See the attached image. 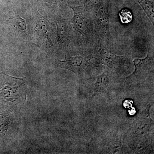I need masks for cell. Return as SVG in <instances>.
Here are the masks:
<instances>
[{
  "label": "cell",
  "mask_w": 154,
  "mask_h": 154,
  "mask_svg": "<svg viewBox=\"0 0 154 154\" xmlns=\"http://www.w3.org/2000/svg\"><path fill=\"white\" fill-rule=\"evenodd\" d=\"M94 66L82 56L75 57L66 56L64 60H58L57 66L68 69L75 74H81L88 71Z\"/></svg>",
  "instance_id": "6da1fadb"
},
{
  "label": "cell",
  "mask_w": 154,
  "mask_h": 154,
  "mask_svg": "<svg viewBox=\"0 0 154 154\" xmlns=\"http://www.w3.org/2000/svg\"><path fill=\"white\" fill-rule=\"evenodd\" d=\"M96 1H97V0H96Z\"/></svg>",
  "instance_id": "30bf717a"
},
{
  "label": "cell",
  "mask_w": 154,
  "mask_h": 154,
  "mask_svg": "<svg viewBox=\"0 0 154 154\" xmlns=\"http://www.w3.org/2000/svg\"><path fill=\"white\" fill-rule=\"evenodd\" d=\"M111 85V79L108 73L104 72L97 77L94 84V93L93 96L98 94H107Z\"/></svg>",
  "instance_id": "5b68a950"
},
{
  "label": "cell",
  "mask_w": 154,
  "mask_h": 154,
  "mask_svg": "<svg viewBox=\"0 0 154 154\" xmlns=\"http://www.w3.org/2000/svg\"><path fill=\"white\" fill-rule=\"evenodd\" d=\"M105 0H97L98 3L93 6L95 10V17L97 24L101 30L108 36L110 35L109 30V17L106 8L104 6Z\"/></svg>",
  "instance_id": "277c9868"
},
{
  "label": "cell",
  "mask_w": 154,
  "mask_h": 154,
  "mask_svg": "<svg viewBox=\"0 0 154 154\" xmlns=\"http://www.w3.org/2000/svg\"><path fill=\"white\" fill-rule=\"evenodd\" d=\"M119 14L120 17V20L122 23H130L132 21V14L131 12L127 9H122L119 13Z\"/></svg>",
  "instance_id": "9c48e42d"
},
{
  "label": "cell",
  "mask_w": 154,
  "mask_h": 154,
  "mask_svg": "<svg viewBox=\"0 0 154 154\" xmlns=\"http://www.w3.org/2000/svg\"><path fill=\"white\" fill-rule=\"evenodd\" d=\"M73 11V16L71 20L75 30L83 36L88 34V23L86 18L85 10L84 6L71 7Z\"/></svg>",
  "instance_id": "3957f363"
},
{
  "label": "cell",
  "mask_w": 154,
  "mask_h": 154,
  "mask_svg": "<svg viewBox=\"0 0 154 154\" xmlns=\"http://www.w3.org/2000/svg\"><path fill=\"white\" fill-rule=\"evenodd\" d=\"M98 58L101 63L113 69L118 70L125 62L124 57L113 54L102 44L99 48Z\"/></svg>",
  "instance_id": "7a4b0ae2"
},
{
  "label": "cell",
  "mask_w": 154,
  "mask_h": 154,
  "mask_svg": "<svg viewBox=\"0 0 154 154\" xmlns=\"http://www.w3.org/2000/svg\"><path fill=\"white\" fill-rule=\"evenodd\" d=\"M143 9L146 15L150 20L152 24L154 23V2L150 0H136Z\"/></svg>",
  "instance_id": "8992f818"
},
{
  "label": "cell",
  "mask_w": 154,
  "mask_h": 154,
  "mask_svg": "<svg viewBox=\"0 0 154 154\" xmlns=\"http://www.w3.org/2000/svg\"><path fill=\"white\" fill-rule=\"evenodd\" d=\"M13 21L14 24L18 27L19 30L24 33H26L27 25L25 19L17 14L13 19Z\"/></svg>",
  "instance_id": "ba28073f"
},
{
  "label": "cell",
  "mask_w": 154,
  "mask_h": 154,
  "mask_svg": "<svg viewBox=\"0 0 154 154\" xmlns=\"http://www.w3.org/2000/svg\"><path fill=\"white\" fill-rule=\"evenodd\" d=\"M37 29L38 33L41 36L45 37L49 41L50 43L52 44L51 40L49 37L50 33L49 24L46 19L44 18H41L38 19L37 22Z\"/></svg>",
  "instance_id": "52a82bcc"
}]
</instances>
